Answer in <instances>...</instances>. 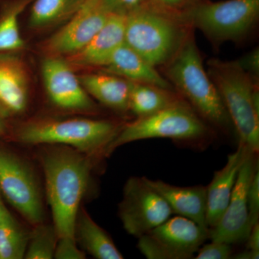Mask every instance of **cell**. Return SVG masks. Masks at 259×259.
Masks as SVG:
<instances>
[{
	"mask_svg": "<svg viewBox=\"0 0 259 259\" xmlns=\"http://www.w3.org/2000/svg\"><path fill=\"white\" fill-rule=\"evenodd\" d=\"M90 157L65 146L48 148L42 154L47 199L59 238H75L76 218L93 164Z\"/></svg>",
	"mask_w": 259,
	"mask_h": 259,
	"instance_id": "6da1fadb",
	"label": "cell"
},
{
	"mask_svg": "<svg viewBox=\"0 0 259 259\" xmlns=\"http://www.w3.org/2000/svg\"><path fill=\"white\" fill-rule=\"evenodd\" d=\"M167 80L205 122L228 133L233 125L218 89L204 69L192 37L166 64Z\"/></svg>",
	"mask_w": 259,
	"mask_h": 259,
	"instance_id": "7a4b0ae2",
	"label": "cell"
},
{
	"mask_svg": "<svg viewBox=\"0 0 259 259\" xmlns=\"http://www.w3.org/2000/svg\"><path fill=\"white\" fill-rule=\"evenodd\" d=\"M121 127L107 120L37 119L20 125L15 136L24 144L68 146L92 156L104 153Z\"/></svg>",
	"mask_w": 259,
	"mask_h": 259,
	"instance_id": "3957f363",
	"label": "cell"
},
{
	"mask_svg": "<svg viewBox=\"0 0 259 259\" xmlns=\"http://www.w3.org/2000/svg\"><path fill=\"white\" fill-rule=\"evenodd\" d=\"M207 66V74L218 89L239 136V144L256 154L259 151V110L253 100L255 80L236 61L210 59Z\"/></svg>",
	"mask_w": 259,
	"mask_h": 259,
	"instance_id": "277c9868",
	"label": "cell"
},
{
	"mask_svg": "<svg viewBox=\"0 0 259 259\" xmlns=\"http://www.w3.org/2000/svg\"><path fill=\"white\" fill-rule=\"evenodd\" d=\"M182 25L144 4L126 16L125 42L154 67L166 65L187 37Z\"/></svg>",
	"mask_w": 259,
	"mask_h": 259,
	"instance_id": "5b68a950",
	"label": "cell"
},
{
	"mask_svg": "<svg viewBox=\"0 0 259 259\" xmlns=\"http://www.w3.org/2000/svg\"><path fill=\"white\" fill-rule=\"evenodd\" d=\"M209 128L197 112L186 102H180L121 127L118 134L104 151L110 154L121 146L151 139H171L181 141H199L207 138Z\"/></svg>",
	"mask_w": 259,
	"mask_h": 259,
	"instance_id": "8992f818",
	"label": "cell"
},
{
	"mask_svg": "<svg viewBox=\"0 0 259 259\" xmlns=\"http://www.w3.org/2000/svg\"><path fill=\"white\" fill-rule=\"evenodd\" d=\"M259 0H226L198 5L182 20L199 29L211 41L239 40L256 23Z\"/></svg>",
	"mask_w": 259,
	"mask_h": 259,
	"instance_id": "52a82bcc",
	"label": "cell"
},
{
	"mask_svg": "<svg viewBox=\"0 0 259 259\" xmlns=\"http://www.w3.org/2000/svg\"><path fill=\"white\" fill-rule=\"evenodd\" d=\"M208 238V228L178 215L139 237L138 247L148 259H190Z\"/></svg>",
	"mask_w": 259,
	"mask_h": 259,
	"instance_id": "ba28073f",
	"label": "cell"
},
{
	"mask_svg": "<svg viewBox=\"0 0 259 259\" xmlns=\"http://www.w3.org/2000/svg\"><path fill=\"white\" fill-rule=\"evenodd\" d=\"M119 217L128 234L142 236L164 223L173 214L164 199L148 185L144 177L126 182L119 204Z\"/></svg>",
	"mask_w": 259,
	"mask_h": 259,
	"instance_id": "9c48e42d",
	"label": "cell"
},
{
	"mask_svg": "<svg viewBox=\"0 0 259 259\" xmlns=\"http://www.w3.org/2000/svg\"><path fill=\"white\" fill-rule=\"evenodd\" d=\"M0 192L32 226L44 223L40 187L28 163L0 148Z\"/></svg>",
	"mask_w": 259,
	"mask_h": 259,
	"instance_id": "30bf717a",
	"label": "cell"
},
{
	"mask_svg": "<svg viewBox=\"0 0 259 259\" xmlns=\"http://www.w3.org/2000/svg\"><path fill=\"white\" fill-rule=\"evenodd\" d=\"M110 15L100 0H85L60 30L42 42L40 49L46 56L65 58L72 55L88 45Z\"/></svg>",
	"mask_w": 259,
	"mask_h": 259,
	"instance_id": "8fae6325",
	"label": "cell"
},
{
	"mask_svg": "<svg viewBox=\"0 0 259 259\" xmlns=\"http://www.w3.org/2000/svg\"><path fill=\"white\" fill-rule=\"evenodd\" d=\"M255 153L248 150L237 177L228 207L217 225L209 229L212 241L232 245L246 241L251 226L248 216L247 194L256 169Z\"/></svg>",
	"mask_w": 259,
	"mask_h": 259,
	"instance_id": "7c38bea8",
	"label": "cell"
},
{
	"mask_svg": "<svg viewBox=\"0 0 259 259\" xmlns=\"http://www.w3.org/2000/svg\"><path fill=\"white\" fill-rule=\"evenodd\" d=\"M41 73L47 96L56 107L73 111L90 112L96 109L65 58L46 56Z\"/></svg>",
	"mask_w": 259,
	"mask_h": 259,
	"instance_id": "4fadbf2b",
	"label": "cell"
},
{
	"mask_svg": "<svg viewBox=\"0 0 259 259\" xmlns=\"http://www.w3.org/2000/svg\"><path fill=\"white\" fill-rule=\"evenodd\" d=\"M30 85L28 66L19 52L0 53V115L3 118L26 110Z\"/></svg>",
	"mask_w": 259,
	"mask_h": 259,
	"instance_id": "5bb4252c",
	"label": "cell"
},
{
	"mask_svg": "<svg viewBox=\"0 0 259 259\" xmlns=\"http://www.w3.org/2000/svg\"><path fill=\"white\" fill-rule=\"evenodd\" d=\"M126 16L111 14L86 47L65 59L74 68L103 67L125 42Z\"/></svg>",
	"mask_w": 259,
	"mask_h": 259,
	"instance_id": "9a60e30c",
	"label": "cell"
},
{
	"mask_svg": "<svg viewBox=\"0 0 259 259\" xmlns=\"http://www.w3.org/2000/svg\"><path fill=\"white\" fill-rule=\"evenodd\" d=\"M148 185L164 199L172 212L192 220L199 226L208 228L207 222V187H177L161 180L144 177Z\"/></svg>",
	"mask_w": 259,
	"mask_h": 259,
	"instance_id": "2e32d148",
	"label": "cell"
},
{
	"mask_svg": "<svg viewBox=\"0 0 259 259\" xmlns=\"http://www.w3.org/2000/svg\"><path fill=\"white\" fill-rule=\"evenodd\" d=\"M248 148L241 144L236 152L228 156L226 165L214 172L207 187V222L209 228L217 225L228 207L237 177Z\"/></svg>",
	"mask_w": 259,
	"mask_h": 259,
	"instance_id": "e0dca14e",
	"label": "cell"
},
{
	"mask_svg": "<svg viewBox=\"0 0 259 259\" xmlns=\"http://www.w3.org/2000/svg\"><path fill=\"white\" fill-rule=\"evenodd\" d=\"M102 69L103 72L120 76L130 81L148 83L176 92L171 83L158 72L156 67L125 42L114 52Z\"/></svg>",
	"mask_w": 259,
	"mask_h": 259,
	"instance_id": "ac0fdd59",
	"label": "cell"
},
{
	"mask_svg": "<svg viewBox=\"0 0 259 259\" xmlns=\"http://www.w3.org/2000/svg\"><path fill=\"white\" fill-rule=\"evenodd\" d=\"M78 78L90 96L112 110L129 111L128 80L105 72L80 75Z\"/></svg>",
	"mask_w": 259,
	"mask_h": 259,
	"instance_id": "d6986e66",
	"label": "cell"
},
{
	"mask_svg": "<svg viewBox=\"0 0 259 259\" xmlns=\"http://www.w3.org/2000/svg\"><path fill=\"white\" fill-rule=\"evenodd\" d=\"M74 238L80 248L94 258H123V255L117 249L110 236L82 209L79 208L78 212Z\"/></svg>",
	"mask_w": 259,
	"mask_h": 259,
	"instance_id": "ffe728a7",
	"label": "cell"
},
{
	"mask_svg": "<svg viewBox=\"0 0 259 259\" xmlns=\"http://www.w3.org/2000/svg\"><path fill=\"white\" fill-rule=\"evenodd\" d=\"M183 100L175 91L130 81L129 111L137 118L153 115Z\"/></svg>",
	"mask_w": 259,
	"mask_h": 259,
	"instance_id": "44dd1931",
	"label": "cell"
},
{
	"mask_svg": "<svg viewBox=\"0 0 259 259\" xmlns=\"http://www.w3.org/2000/svg\"><path fill=\"white\" fill-rule=\"evenodd\" d=\"M85 0H34L31 3L28 26L44 30L66 23L78 11Z\"/></svg>",
	"mask_w": 259,
	"mask_h": 259,
	"instance_id": "7402d4cb",
	"label": "cell"
},
{
	"mask_svg": "<svg viewBox=\"0 0 259 259\" xmlns=\"http://www.w3.org/2000/svg\"><path fill=\"white\" fill-rule=\"evenodd\" d=\"M34 0H0V53L20 52L25 47L19 17Z\"/></svg>",
	"mask_w": 259,
	"mask_h": 259,
	"instance_id": "603a6c76",
	"label": "cell"
},
{
	"mask_svg": "<svg viewBox=\"0 0 259 259\" xmlns=\"http://www.w3.org/2000/svg\"><path fill=\"white\" fill-rule=\"evenodd\" d=\"M29 234L7 209L0 220V259L25 258Z\"/></svg>",
	"mask_w": 259,
	"mask_h": 259,
	"instance_id": "cb8c5ba5",
	"label": "cell"
},
{
	"mask_svg": "<svg viewBox=\"0 0 259 259\" xmlns=\"http://www.w3.org/2000/svg\"><path fill=\"white\" fill-rule=\"evenodd\" d=\"M58 239L59 236L55 227L42 223L36 225L29 234L25 258H54Z\"/></svg>",
	"mask_w": 259,
	"mask_h": 259,
	"instance_id": "d4e9b609",
	"label": "cell"
},
{
	"mask_svg": "<svg viewBox=\"0 0 259 259\" xmlns=\"http://www.w3.org/2000/svg\"><path fill=\"white\" fill-rule=\"evenodd\" d=\"M233 255L231 245L223 242L212 241L199 248L195 259H228Z\"/></svg>",
	"mask_w": 259,
	"mask_h": 259,
	"instance_id": "484cf974",
	"label": "cell"
},
{
	"mask_svg": "<svg viewBox=\"0 0 259 259\" xmlns=\"http://www.w3.org/2000/svg\"><path fill=\"white\" fill-rule=\"evenodd\" d=\"M247 202H248V216L250 226L253 227L255 223H258L259 218V170L258 166L253 174L248 194H247Z\"/></svg>",
	"mask_w": 259,
	"mask_h": 259,
	"instance_id": "4316f807",
	"label": "cell"
},
{
	"mask_svg": "<svg viewBox=\"0 0 259 259\" xmlns=\"http://www.w3.org/2000/svg\"><path fill=\"white\" fill-rule=\"evenodd\" d=\"M54 258L83 259L86 253L78 246L75 238H61L58 239Z\"/></svg>",
	"mask_w": 259,
	"mask_h": 259,
	"instance_id": "83f0119b",
	"label": "cell"
},
{
	"mask_svg": "<svg viewBox=\"0 0 259 259\" xmlns=\"http://www.w3.org/2000/svg\"><path fill=\"white\" fill-rule=\"evenodd\" d=\"M146 0H100L102 6L110 14L127 16L145 4Z\"/></svg>",
	"mask_w": 259,
	"mask_h": 259,
	"instance_id": "f1b7e54d",
	"label": "cell"
},
{
	"mask_svg": "<svg viewBox=\"0 0 259 259\" xmlns=\"http://www.w3.org/2000/svg\"><path fill=\"white\" fill-rule=\"evenodd\" d=\"M238 65L244 70L245 72L253 78L256 79L259 76V50L255 49L249 54L237 60Z\"/></svg>",
	"mask_w": 259,
	"mask_h": 259,
	"instance_id": "f546056e",
	"label": "cell"
},
{
	"mask_svg": "<svg viewBox=\"0 0 259 259\" xmlns=\"http://www.w3.org/2000/svg\"><path fill=\"white\" fill-rule=\"evenodd\" d=\"M246 242L248 249L259 250V222L252 227Z\"/></svg>",
	"mask_w": 259,
	"mask_h": 259,
	"instance_id": "4dcf8cb0",
	"label": "cell"
},
{
	"mask_svg": "<svg viewBox=\"0 0 259 259\" xmlns=\"http://www.w3.org/2000/svg\"><path fill=\"white\" fill-rule=\"evenodd\" d=\"M231 258L236 259H258L259 250H250L246 248L241 253L236 255H232Z\"/></svg>",
	"mask_w": 259,
	"mask_h": 259,
	"instance_id": "1f68e13d",
	"label": "cell"
},
{
	"mask_svg": "<svg viewBox=\"0 0 259 259\" xmlns=\"http://www.w3.org/2000/svg\"><path fill=\"white\" fill-rule=\"evenodd\" d=\"M154 1L156 2L158 4L163 5V6L171 8V7H175L182 4L184 0H154Z\"/></svg>",
	"mask_w": 259,
	"mask_h": 259,
	"instance_id": "d6a6232c",
	"label": "cell"
},
{
	"mask_svg": "<svg viewBox=\"0 0 259 259\" xmlns=\"http://www.w3.org/2000/svg\"><path fill=\"white\" fill-rule=\"evenodd\" d=\"M7 130H8V127H7L6 122H5V119L0 115V136L6 134Z\"/></svg>",
	"mask_w": 259,
	"mask_h": 259,
	"instance_id": "836d02e7",
	"label": "cell"
},
{
	"mask_svg": "<svg viewBox=\"0 0 259 259\" xmlns=\"http://www.w3.org/2000/svg\"><path fill=\"white\" fill-rule=\"evenodd\" d=\"M6 210V207H5L4 204L3 203V201H2L1 198H0V220H1L2 217H3V214H4Z\"/></svg>",
	"mask_w": 259,
	"mask_h": 259,
	"instance_id": "e575fe53",
	"label": "cell"
}]
</instances>
